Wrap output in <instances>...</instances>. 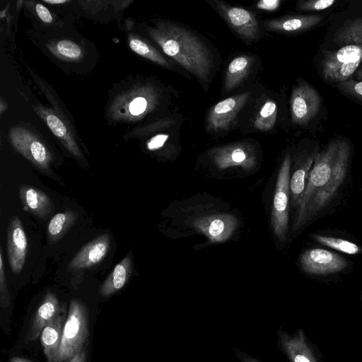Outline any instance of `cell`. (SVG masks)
Masks as SVG:
<instances>
[{
  "label": "cell",
  "instance_id": "6da1fadb",
  "mask_svg": "<svg viewBox=\"0 0 362 362\" xmlns=\"http://www.w3.org/2000/svg\"><path fill=\"white\" fill-rule=\"evenodd\" d=\"M151 33L163 52L202 85L209 86L215 69L210 47L201 37L182 24L162 22Z\"/></svg>",
  "mask_w": 362,
  "mask_h": 362
},
{
  "label": "cell",
  "instance_id": "7a4b0ae2",
  "mask_svg": "<svg viewBox=\"0 0 362 362\" xmlns=\"http://www.w3.org/2000/svg\"><path fill=\"white\" fill-rule=\"evenodd\" d=\"M351 146L345 140H339L338 151L332 176L326 185L310 200L305 214L293 234H296L316 218L337 195L346 178Z\"/></svg>",
  "mask_w": 362,
  "mask_h": 362
},
{
  "label": "cell",
  "instance_id": "3957f363",
  "mask_svg": "<svg viewBox=\"0 0 362 362\" xmlns=\"http://www.w3.org/2000/svg\"><path fill=\"white\" fill-rule=\"evenodd\" d=\"M339 140H334L325 149L318 152L310 172L305 189L296 209L293 224V233L301 221L311 199L320 191L329 180L338 151Z\"/></svg>",
  "mask_w": 362,
  "mask_h": 362
},
{
  "label": "cell",
  "instance_id": "277c9868",
  "mask_svg": "<svg viewBox=\"0 0 362 362\" xmlns=\"http://www.w3.org/2000/svg\"><path fill=\"white\" fill-rule=\"evenodd\" d=\"M88 336V315L85 305L71 300L65 320L61 343L54 362H65L82 350Z\"/></svg>",
  "mask_w": 362,
  "mask_h": 362
},
{
  "label": "cell",
  "instance_id": "5b68a950",
  "mask_svg": "<svg viewBox=\"0 0 362 362\" xmlns=\"http://www.w3.org/2000/svg\"><path fill=\"white\" fill-rule=\"evenodd\" d=\"M362 62V47L343 46L337 50L327 51L320 62L323 78L330 82H343L350 78Z\"/></svg>",
  "mask_w": 362,
  "mask_h": 362
},
{
  "label": "cell",
  "instance_id": "8992f818",
  "mask_svg": "<svg viewBox=\"0 0 362 362\" xmlns=\"http://www.w3.org/2000/svg\"><path fill=\"white\" fill-rule=\"evenodd\" d=\"M207 3L245 43H251L259 40L261 37L259 21L252 11L220 0H209Z\"/></svg>",
  "mask_w": 362,
  "mask_h": 362
},
{
  "label": "cell",
  "instance_id": "52a82bcc",
  "mask_svg": "<svg viewBox=\"0 0 362 362\" xmlns=\"http://www.w3.org/2000/svg\"><path fill=\"white\" fill-rule=\"evenodd\" d=\"M291 165V155L287 153L279 170L272 211L273 230L280 241L286 240L288 230Z\"/></svg>",
  "mask_w": 362,
  "mask_h": 362
},
{
  "label": "cell",
  "instance_id": "ba28073f",
  "mask_svg": "<svg viewBox=\"0 0 362 362\" xmlns=\"http://www.w3.org/2000/svg\"><path fill=\"white\" fill-rule=\"evenodd\" d=\"M250 97L251 92H243L214 105L209 110L206 117V131L209 133H223L230 130Z\"/></svg>",
  "mask_w": 362,
  "mask_h": 362
},
{
  "label": "cell",
  "instance_id": "9c48e42d",
  "mask_svg": "<svg viewBox=\"0 0 362 362\" xmlns=\"http://www.w3.org/2000/svg\"><path fill=\"white\" fill-rule=\"evenodd\" d=\"M212 163L218 169L240 167L251 170L257 164V152L249 141H239L216 146L209 151Z\"/></svg>",
  "mask_w": 362,
  "mask_h": 362
},
{
  "label": "cell",
  "instance_id": "30bf717a",
  "mask_svg": "<svg viewBox=\"0 0 362 362\" xmlns=\"http://www.w3.org/2000/svg\"><path fill=\"white\" fill-rule=\"evenodd\" d=\"M317 91L307 83L296 86L290 98L291 120L298 125L308 124L317 114L320 105Z\"/></svg>",
  "mask_w": 362,
  "mask_h": 362
},
{
  "label": "cell",
  "instance_id": "8fae6325",
  "mask_svg": "<svg viewBox=\"0 0 362 362\" xmlns=\"http://www.w3.org/2000/svg\"><path fill=\"white\" fill-rule=\"evenodd\" d=\"M302 269L311 275H327L340 272L348 265L341 256L322 248H312L304 251L300 257Z\"/></svg>",
  "mask_w": 362,
  "mask_h": 362
},
{
  "label": "cell",
  "instance_id": "7c38bea8",
  "mask_svg": "<svg viewBox=\"0 0 362 362\" xmlns=\"http://www.w3.org/2000/svg\"><path fill=\"white\" fill-rule=\"evenodd\" d=\"M28 251V239L19 217L11 218L7 233V254L11 269L18 274L23 269Z\"/></svg>",
  "mask_w": 362,
  "mask_h": 362
},
{
  "label": "cell",
  "instance_id": "4fadbf2b",
  "mask_svg": "<svg viewBox=\"0 0 362 362\" xmlns=\"http://www.w3.org/2000/svg\"><path fill=\"white\" fill-rule=\"evenodd\" d=\"M317 153V150L315 148L309 151L299 152L294 157L293 172L290 177V193L293 208L297 209L298 206Z\"/></svg>",
  "mask_w": 362,
  "mask_h": 362
},
{
  "label": "cell",
  "instance_id": "5bb4252c",
  "mask_svg": "<svg viewBox=\"0 0 362 362\" xmlns=\"http://www.w3.org/2000/svg\"><path fill=\"white\" fill-rule=\"evenodd\" d=\"M194 227L213 243L227 240L233 233L238 222L228 214L202 217L195 221Z\"/></svg>",
  "mask_w": 362,
  "mask_h": 362
},
{
  "label": "cell",
  "instance_id": "9a60e30c",
  "mask_svg": "<svg viewBox=\"0 0 362 362\" xmlns=\"http://www.w3.org/2000/svg\"><path fill=\"white\" fill-rule=\"evenodd\" d=\"M110 245L108 234H101L84 245L72 258L68 269L76 271L99 264L107 255Z\"/></svg>",
  "mask_w": 362,
  "mask_h": 362
},
{
  "label": "cell",
  "instance_id": "2e32d148",
  "mask_svg": "<svg viewBox=\"0 0 362 362\" xmlns=\"http://www.w3.org/2000/svg\"><path fill=\"white\" fill-rule=\"evenodd\" d=\"M14 147L23 156L40 169L48 168L51 155L45 145L29 133H13L11 136Z\"/></svg>",
  "mask_w": 362,
  "mask_h": 362
},
{
  "label": "cell",
  "instance_id": "e0dca14e",
  "mask_svg": "<svg viewBox=\"0 0 362 362\" xmlns=\"http://www.w3.org/2000/svg\"><path fill=\"white\" fill-rule=\"evenodd\" d=\"M278 336L281 348L290 362H318L302 329L291 335L279 330Z\"/></svg>",
  "mask_w": 362,
  "mask_h": 362
},
{
  "label": "cell",
  "instance_id": "ac0fdd59",
  "mask_svg": "<svg viewBox=\"0 0 362 362\" xmlns=\"http://www.w3.org/2000/svg\"><path fill=\"white\" fill-rule=\"evenodd\" d=\"M320 15L282 16L265 20L264 28L269 31L281 34H298L308 30L321 22Z\"/></svg>",
  "mask_w": 362,
  "mask_h": 362
},
{
  "label": "cell",
  "instance_id": "d6986e66",
  "mask_svg": "<svg viewBox=\"0 0 362 362\" xmlns=\"http://www.w3.org/2000/svg\"><path fill=\"white\" fill-rule=\"evenodd\" d=\"M19 194L25 211L41 218L47 217L52 212V202L41 189L23 185L19 188Z\"/></svg>",
  "mask_w": 362,
  "mask_h": 362
},
{
  "label": "cell",
  "instance_id": "ffe728a7",
  "mask_svg": "<svg viewBox=\"0 0 362 362\" xmlns=\"http://www.w3.org/2000/svg\"><path fill=\"white\" fill-rule=\"evenodd\" d=\"M65 311H61L43 328L40 341L47 362H54L61 343L62 330L65 322Z\"/></svg>",
  "mask_w": 362,
  "mask_h": 362
},
{
  "label": "cell",
  "instance_id": "44dd1931",
  "mask_svg": "<svg viewBox=\"0 0 362 362\" xmlns=\"http://www.w3.org/2000/svg\"><path fill=\"white\" fill-rule=\"evenodd\" d=\"M59 300L52 292H48L37 308L30 331L26 337L27 341L36 340L41 334L45 326L51 321L60 311Z\"/></svg>",
  "mask_w": 362,
  "mask_h": 362
},
{
  "label": "cell",
  "instance_id": "7402d4cb",
  "mask_svg": "<svg viewBox=\"0 0 362 362\" xmlns=\"http://www.w3.org/2000/svg\"><path fill=\"white\" fill-rule=\"evenodd\" d=\"M253 64L254 59L250 55L243 54L233 58L226 71L223 90L230 92L240 86L250 74Z\"/></svg>",
  "mask_w": 362,
  "mask_h": 362
},
{
  "label": "cell",
  "instance_id": "603a6c76",
  "mask_svg": "<svg viewBox=\"0 0 362 362\" xmlns=\"http://www.w3.org/2000/svg\"><path fill=\"white\" fill-rule=\"evenodd\" d=\"M132 271V259L128 254L114 267L112 272L100 286L99 293L107 297L120 290L129 280Z\"/></svg>",
  "mask_w": 362,
  "mask_h": 362
},
{
  "label": "cell",
  "instance_id": "cb8c5ba5",
  "mask_svg": "<svg viewBox=\"0 0 362 362\" xmlns=\"http://www.w3.org/2000/svg\"><path fill=\"white\" fill-rule=\"evenodd\" d=\"M278 106L275 100L266 98L258 107L252 120L254 130L268 132L272 130L276 122Z\"/></svg>",
  "mask_w": 362,
  "mask_h": 362
},
{
  "label": "cell",
  "instance_id": "d4e9b609",
  "mask_svg": "<svg viewBox=\"0 0 362 362\" xmlns=\"http://www.w3.org/2000/svg\"><path fill=\"white\" fill-rule=\"evenodd\" d=\"M334 40L344 46L356 45L362 47V17L345 21L335 31Z\"/></svg>",
  "mask_w": 362,
  "mask_h": 362
},
{
  "label": "cell",
  "instance_id": "484cf974",
  "mask_svg": "<svg viewBox=\"0 0 362 362\" xmlns=\"http://www.w3.org/2000/svg\"><path fill=\"white\" fill-rule=\"evenodd\" d=\"M78 214L71 209L55 214L49 221L47 234L51 243L58 241L74 225Z\"/></svg>",
  "mask_w": 362,
  "mask_h": 362
},
{
  "label": "cell",
  "instance_id": "4316f807",
  "mask_svg": "<svg viewBox=\"0 0 362 362\" xmlns=\"http://www.w3.org/2000/svg\"><path fill=\"white\" fill-rule=\"evenodd\" d=\"M129 47L138 54L164 67L173 69V65L170 63L158 51L145 42L133 38L129 40Z\"/></svg>",
  "mask_w": 362,
  "mask_h": 362
},
{
  "label": "cell",
  "instance_id": "83f0119b",
  "mask_svg": "<svg viewBox=\"0 0 362 362\" xmlns=\"http://www.w3.org/2000/svg\"><path fill=\"white\" fill-rule=\"evenodd\" d=\"M313 237L317 243L346 254L356 255L360 252L356 244L346 240L322 235H313Z\"/></svg>",
  "mask_w": 362,
  "mask_h": 362
},
{
  "label": "cell",
  "instance_id": "f1b7e54d",
  "mask_svg": "<svg viewBox=\"0 0 362 362\" xmlns=\"http://www.w3.org/2000/svg\"><path fill=\"white\" fill-rule=\"evenodd\" d=\"M56 48L59 54L72 59H78L82 54L80 47L76 43L67 40L58 42Z\"/></svg>",
  "mask_w": 362,
  "mask_h": 362
},
{
  "label": "cell",
  "instance_id": "f546056e",
  "mask_svg": "<svg viewBox=\"0 0 362 362\" xmlns=\"http://www.w3.org/2000/svg\"><path fill=\"white\" fill-rule=\"evenodd\" d=\"M340 91L362 101V80L349 78L338 84Z\"/></svg>",
  "mask_w": 362,
  "mask_h": 362
},
{
  "label": "cell",
  "instance_id": "4dcf8cb0",
  "mask_svg": "<svg viewBox=\"0 0 362 362\" xmlns=\"http://www.w3.org/2000/svg\"><path fill=\"white\" fill-rule=\"evenodd\" d=\"M335 3V0L299 1L296 4V7L305 11H321L332 6Z\"/></svg>",
  "mask_w": 362,
  "mask_h": 362
},
{
  "label": "cell",
  "instance_id": "1f68e13d",
  "mask_svg": "<svg viewBox=\"0 0 362 362\" xmlns=\"http://www.w3.org/2000/svg\"><path fill=\"white\" fill-rule=\"evenodd\" d=\"M0 300L1 305L7 308L10 305V298L5 275L2 250H0Z\"/></svg>",
  "mask_w": 362,
  "mask_h": 362
},
{
  "label": "cell",
  "instance_id": "d6a6232c",
  "mask_svg": "<svg viewBox=\"0 0 362 362\" xmlns=\"http://www.w3.org/2000/svg\"><path fill=\"white\" fill-rule=\"evenodd\" d=\"M46 122L49 129L57 136L65 138L66 136V128L57 116L48 115L46 117Z\"/></svg>",
  "mask_w": 362,
  "mask_h": 362
},
{
  "label": "cell",
  "instance_id": "836d02e7",
  "mask_svg": "<svg viewBox=\"0 0 362 362\" xmlns=\"http://www.w3.org/2000/svg\"><path fill=\"white\" fill-rule=\"evenodd\" d=\"M170 134H158L153 136L147 143V148L150 151L158 150L165 146L170 138Z\"/></svg>",
  "mask_w": 362,
  "mask_h": 362
},
{
  "label": "cell",
  "instance_id": "e575fe53",
  "mask_svg": "<svg viewBox=\"0 0 362 362\" xmlns=\"http://www.w3.org/2000/svg\"><path fill=\"white\" fill-rule=\"evenodd\" d=\"M148 105V101L144 97L134 98L129 105V111L133 115H139L144 113Z\"/></svg>",
  "mask_w": 362,
  "mask_h": 362
},
{
  "label": "cell",
  "instance_id": "d590c367",
  "mask_svg": "<svg viewBox=\"0 0 362 362\" xmlns=\"http://www.w3.org/2000/svg\"><path fill=\"white\" fill-rule=\"evenodd\" d=\"M281 4L279 0H261L256 4V8L266 11H276Z\"/></svg>",
  "mask_w": 362,
  "mask_h": 362
},
{
  "label": "cell",
  "instance_id": "8d00e7d4",
  "mask_svg": "<svg viewBox=\"0 0 362 362\" xmlns=\"http://www.w3.org/2000/svg\"><path fill=\"white\" fill-rule=\"evenodd\" d=\"M35 9L38 16L43 22L51 23L52 21V17L45 6L37 4L35 6Z\"/></svg>",
  "mask_w": 362,
  "mask_h": 362
},
{
  "label": "cell",
  "instance_id": "74e56055",
  "mask_svg": "<svg viewBox=\"0 0 362 362\" xmlns=\"http://www.w3.org/2000/svg\"><path fill=\"white\" fill-rule=\"evenodd\" d=\"M235 355L241 362H261L247 354L243 353L238 350L235 351Z\"/></svg>",
  "mask_w": 362,
  "mask_h": 362
},
{
  "label": "cell",
  "instance_id": "f35d334b",
  "mask_svg": "<svg viewBox=\"0 0 362 362\" xmlns=\"http://www.w3.org/2000/svg\"><path fill=\"white\" fill-rule=\"evenodd\" d=\"M86 353L84 350H81L67 361V362H86Z\"/></svg>",
  "mask_w": 362,
  "mask_h": 362
},
{
  "label": "cell",
  "instance_id": "ab89813d",
  "mask_svg": "<svg viewBox=\"0 0 362 362\" xmlns=\"http://www.w3.org/2000/svg\"><path fill=\"white\" fill-rule=\"evenodd\" d=\"M11 362H31L30 361L19 357H14L11 360Z\"/></svg>",
  "mask_w": 362,
  "mask_h": 362
},
{
  "label": "cell",
  "instance_id": "60d3db41",
  "mask_svg": "<svg viewBox=\"0 0 362 362\" xmlns=\"http://www.w3.org/2000/svg\"><path fill=\"white\" fill-rule=\"evenodd\" d=\"M45 1L47 2V3H49V4H64V3L66 2L67 1H66V0H56V1H54V0H50V1L45 0Z\"/></svg>",
  "mask_w": 362,
  "mask_h": 362
},
{
  "label": "cell",
  "instance_id": "b9f144b4",
  "mask_svg": "<svg viewBox=\"0 0 362 362\" xmlns=\"http://www.w3.org/2000/svg\"><path fill=\"white\" fill-rule=\"evenodd\" d=\"M358 77L360 80H362V67L357 72Z\"/></svg>",
  "mask_w": 362,
  "mask_h": 362
}]
</instances>
